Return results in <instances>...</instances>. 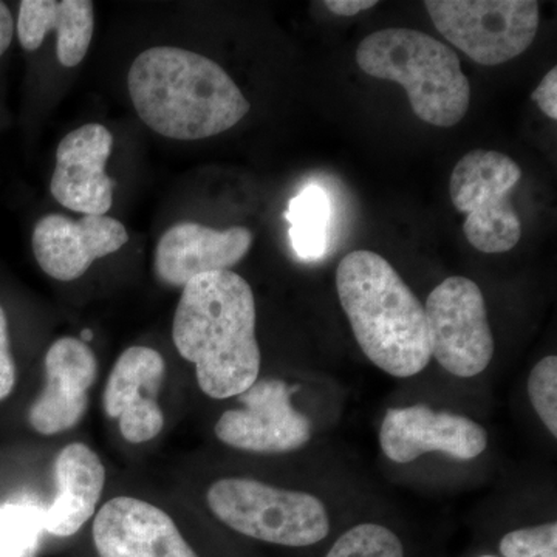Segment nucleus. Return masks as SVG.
<instances>
[{
  "mask_svg": "<svg viewBox=\"0 0 557 557\" xmlns=\"http://www.w3.org/2000/svg\"><path fill=\"white\" fill-rule=\"evenodd\" d=\"M120 420V432L126 442L139 445L150 442L163 431L164 416L157 399L146 398L124 410Z\"/></svg>",
  "mask_w": 557,
  "mask_h": 557,
  "instance_id": "24",
  "label": "nucleus"
},
{
  "mask_svg": "<svg viewBox=\"0 0 557 557\" xmlns=\"http://www.w3.org/2000/svg\"><path fill=\"white\" fill-rule=\"evenodd\" d=\"M127 87L143 123L182 141L223 134L251 109L218 62L178 47H152L138 54Z\"/></svg>",
  "mask_w": 557,
  "mask_h": 557,
  "instance_id": "2",
  "label": "nucleus"
},
{
  "mask_svg": "<svg viewBox=\"0 0 557 557\" xmlns=\"http://www.w3.org/2000/svg\"><path fill=\"white\" fill-rule=\"evenodd\" d=\"M325 557H405V548L388 528L362 523L346 531Z\"/></svg>",
  "mask_w": 557,
  "mask_h": 557,
  "instance_id": "20",
  "label": "nucleus"
},
{
  "mask_svg": "<svg viewBox=\"0 0 557 557\" xmlns=\"http://www.w3.org/2000/svg\"><path fill=\"white\" fill-rule=\"evenodd\" d=\"M285 219L289 222V239L300 259L313 260L327 249L330 200L318 185H309L289 200Z\"/></svg>",
  "mask_w": 557,
  "mask_h": 557,
  "instance_id": "19",
  "label": "nucleus"
},
{
  "mask_svg": "<svg viewBox=\"0 0 557 557\" xmlns=\"http://www.w3.org/2000/svg\"><path fill=\"white\" fill-rule=\"evenodd\" d=\"M129 240L120 220L108 215L49 214L36 223L32 245L40 270L57 281L79 278L95 260L119 251Z\"/></svg>",
  "mask_w": 557,
  "mask_h": 557,
  "instance_id": "11",
  "label": "nucleus"
},
{
  "mask_svg": "<svg viewBox=\"0 0 557 557\" xmlns=\"http://www.w3.org/2000/svg\"><path fill=\"white\" fill-rule=\"evenodd\" d=\"M376 0H327L324 5L329 11L338 16L351 17L361 11L373 9L376 7Z\"/></svg>",
  "mask_w": 557,
  "mask_h": 557,
  "instance_id": "27",
  "label": "nucleus"
},
{
  "mask_svg": "<svg viewBox=\"0 0 557 557\" xmlns=\"http://www.w3.org/2000/svg\"><path fill=\"white\" fill-rule=\"evenodd\" d=\"M100 557H199L170 515L134 497H115L94 520Z\"/></svg>",
  "mask_w": 557,
  "mask_h": 557,
  "instance_id": "12",
  "label": "nucleus"
},
{
  "mask_svg": "<svg viewBox=\"0 0 557 557\" xmlns=\"http://www.w3.org/2000/svg\"><path fill=\"white\" fill-rule=\"evenodd\" d=\"M252 240L251 231L244 226L220 231L200 223H177L160 237L153 271L163 284L185 287L201 274L226 271L239 263Z\"/></svg>",
  "mask_w": 557,
  "mask_h": 557,
  "instance_id": "15",
  "label": "nucleus"
},
{
  "mask_svg": "<svg viewBox=\"0 0 557 557\" xmlns=\"http://www.w3.org/2000/svg\"><path fill=\"white\" fill-rule=\"evenodd\" d=\"M113 137L102 124H86L65 135L58 146L50 190L70 211L106 215L115 183L106 174Z\"/></svg>",
  "mask_w": 557,
  "mask_h": 557,
  "instance_id": "14",
  "label": "nucleus"
},
{
  "mask_svg": "<svg viewBox=\"0 0 557 557\" xmlns=\"http://www.w3.org/2000/svg\"><path fill=\"white\" fill-rule=\"evenodd\" d=\"M98 376V361L89 344L65 336L46 355V387L28 410V421L42 435L75 428L89 408V391Z\"/></svg>",
  "mask_w": 557,
  "mask_h": 557,
  "instance_id": "13",
  "label": "nucleus"
},
{
  "mask_svg": "<svg viewBox=\"0 0 557 557\" xmlns=\"http://www.w3.org/2000/svg\"><path fill=\"white\" fill-rule=\"evenodd\" d=\"M58 494L44 509V531L70 537L97 511L106 483V469L98 454L84 443H72L54 461Z\"/></svg>",
  "mask_w": 557,
  "mask_h": 557,
  "instance_id": "16",
  "label": "nucleus"
},
{
  "mask_svg": "<svg viewBox=\"0 0 557 557\" xmlns=\"http://www.w3.org/2000/svg\"><path fill=\"white\" fill-rule=\"evenodd\" d=\"M172 338L208 397H239L259 379L255 295L234 271L201 274L183 287Z\"/></svg>",
  "mask_w": 557,
  "mask_h": 557,
  "instance_id": "1",
  "label": "nucleus"
},
{
  "mask_svg": "<svg viewBox=\"0 0 557 557\" xmlns=\"http://www.w3.org/2000/svg\"><path fill=\"white\" fill-rule=\"evenodd\" d=\"M429 350L446 372L458 379L478 376L494 355L485 298L471 278H445L424 306Z\"/></svg>",
  "mask_w": 557,
  "mask_h": 557,
  "instance_id": "8",
  "label": "nucleus"
},
{
  "mask_svg": "<svg viewBox=\"0 0 557 557\" xmlns=\"http://www.w3.org/2000/svg\"><path fill=\"white\" fill-rule=\"evenodd\" d=\"M44 533V508L28 504L0 507V539L39 548Z\"/></svg>",
  "mask_w": 557,
  "mask_h": 557,
  "instance_id": "22",
  "label": "nucleus"
},
{
  "mask_svg": "<svg viewBox=\"0 0 557 557\" xmlns=\"http://www.w3.org/2000/svg\"><path fill=\"white\" fill-rule=\"evenodd\" d=\"M79 339L83 341V343H90L91 339H94V333H91V330L84 329L83 332H81Z\"/></svg>",
  "mask_w": 557,
  "mask_h": 557,
  "instance_id": "30",
  "label": "nucleus"
},
{
  "mask_svg": "<svg viewBox=\"0 0 557 557\" xmlns=\"http://www.w3.org/2000/svg\"><path fill=\"white\" fill-rule=\"evenodd\" d=\"M39 548L25 547L16 542L0 539V557H38Z\"/></svg>",
  "mask_w": 557,
  "mask_h": 557,
  "instance_id": "29",
  "label": "nucleus"
},
{
  "mask_svg": "<svg viewBox=\"0 0 557 557\" xmlns=\"http://www.w3.org/2000/svg\"><path fill=\"white\" fill-rule=\"evenodd\" d=\"M480 557H496V556H480Z\"/></svg>",
  "mask_w": 557,
  "mask_h": 557,
  "instance_id": "31",
  "label": "nucleus"
},
{
  "mask_svg": "<svg viewBox=\"0 0 557 557\" xmlns=\"http://www.w3.org/2000/svg\"><path fill=\"white\" fill-rule=\"evenodd\" d=\"M528 395L542 423L557 437V358L545 357L531 370Z\"/></svg>",
  "mask_w": 557,
  "mask_h": 557,
  "instance_id": "21",
  "label": "nucleus"
},
{
  "mask_svg": "<svg viewBox=\"0 0 557 557\" xmlns=\"http://www.w3.org/2000/svg\"><path fill=\"white\" fill-rule=\"evenodd\" d=\"M14 36L13 14L5 3L0 2V57L9 50Z\"/></svg>",
  "mask_w": 557,
  "mask_h": 557,
  "instance_id": "28",
  "label": "nucleus"
},
{
  "mask_svg": "<svg viewBox=\"0 0 557 557\" xmlns=\"http://www.w3.org/2000/svg\"><path fill=\"white\" fill-rule=\"evenodd\" d=\"M520 178L519 164L496 150H472L454 168L450 200L467 214L465 236L479 251L500 255L519 244L522 223L511 194Z\"/></svg>",
  "mask_w": 557,
  "mask_h": 557,
  "instance_id": "6",
  "label": "nucleus"
},
{
  "mask_svg": "<svg viewBox=\"0 0 557 557\" xmlns=\"http://www.w3.org/2000/svg\"><path fill=\"white\" fill-rule=\"evenodd\" d=\"M293 388L282 380H258L239 395L240 409L226 410L215 423L220 442L234 449L285 454L311 438L309 418L292 405Z\"/></svg>",
  "mask_w": 557,
  "mask_h": 557,
  "instance_id": "9",
  "label": "nucleus"
},
{
  "mask_svg": "<svg viewBox=\"0 0 557 557\" xmlns=\"http://www.w3.org/2000/svg\"><path fill=\"white\" fill-rule=\"evenodd\" d=\"M164 375L166 362L159 351L143 346L124 350L110 372L102 395L108 417L120 418L141 399H157Z\"/></svg>",
  "mask_w": 557,
  "mask_h": 557,
  "instance_id": "18",
  "label": "nucleus"
},
{
  "mask_svg": "<svg viewBox=\"0 0 557 557\" xmlns=\"http://www.w3.org/2000/svg\"><path fill=\"white\" fill-rule=\"evenodd\" d=\"M357 64L373 78L403 86L410 108L424 123L453 127L467 115L471 87L460 60L426 33L410 28L372 33L358 46Z\"/></svg>",
  "mask_w": 557,
  "mask_h": 557,
  "instance_id": "4",
  "label": "nucleus"
},
{
  "mask_svg": "<svg viewBox=\"0 0 557 557\" xmlns=\"http://www.w3.org/2000/svg\"><path fill=\"white\" fill-rule=\"evenodd\" d=\"M504 557H557V523L520 528L502 537Z\"/></svg>",
  "mask_w": 557,
  "mask_h": 557,
  "instance_id": "23",
  "label": "nucleus"
},
{
  "mask_svg": "<svg viewBox=\"0 0 557 557\" xmlns=\"http://www.w3.org/2000/svg\"><path fill=\"white\" fill-rule=\"evenodd\" d=\"M336 288L359 347L376 368L397 379L428 368L424 306L383 256L351 251L336 270Z\"/></svg>",
  "mask_w": 557,
  "mask_h": 557,
  "instance_id": "3",
  "label": "nucleus"
},
{
  "mask_svg": "<svg viewBox=\"0 0 557 557\" xmlns=\"http://www.w3.org/2000/svg\"><path fill=\"white\" fill-rule=\"evenodd\" d=\"M16 386V364L10 348L9 319L0 307V401Z\"/></svg>",
  "mask_w": 557,
  "mask_h": 557,
  "instance_id": "25",
  "label": "nucleus"
},
{
  "mask_svg": "<svg viewBox=\"0 0 557 557\" xmlns=\"http://www.w3.org/2000/svg\"><path fill=\"white\" fill-rule=\"evenodd\" d=\"M533 100L536 101L539 109L548 116L557 120V70H549L544 79L539 84L537 89L533 91Z\"/></svg>",
  "mask_w": 557,
  "mask_h": 557,
  "instance_id": "26",
  "label": "nucleus"
},
{
  "mask_svg": "<svg viewBox=\"0 0 557 557\" xmlns=\"http://www.w3.org/2000/svg\"><path fill=\"white\" fill-rule=\"evenodd\" d=\"M424 7L446 40L490 67L527 51L541 17L534 0H429Z\"/></svg>",
  "mask_w": 557,
  "mask_h": 557,
  "instance_id": "7",
  "label": "nucleus"
},
{
  "mask_svg": "<svg viewBox=\"0 0 557 557\" xmlns=\"http://www.w3.org/2000/svg\"><path fill=\"white\" fill-rule=\"evenodd\" d=\"M212 515L244 536L284 545L310 547L327 537V509L302 491L282 490L252 479H222L207 494Z\"/></svg>",
  "mask_w": 557,
  "mask_h": 557,
  "instance_id": "5",
  "label": "nucleus"
},
{
  "mask_svg": "<svg viewBox=\"0 0 557 557\" xmlns=\"http://www.w3.org/2000/svg\"><path fill=\"white\" fill-rule=\"evenodd\" d=\"M380 445L395 463H410L429 453L472 460L486 449L487 434L485 428L467 417L417 405L387 410Z\"/></svg>",
  "mask_w": 557,
  "mask_h": 557,
  "instance_id": "10",
  "label": "nucleus"
},
{
  "mask_svg": "<svg viewBox=\"0 0 557 557\" xmlns=\"http://www.w3.org/2000/svg\"><path fill=\"white\" fill-rule=\"evenodd\" d=\"M94 27V3L89 0H22L16 32L21 46L35 51L50 32L57 30L58 60L72 69L86 58Z\"/></svg>",
  "mask_w": 557,
  "mask_h": 557,
  "instance_id": "17",
  "label": "nucleus"
}]
</instances>
